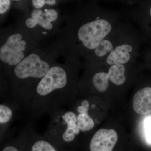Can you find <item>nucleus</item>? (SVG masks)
<instances>
[{"label":"nucleus","mask_w":151,"mask_h":151,"mask_svg":"<svg viewBox=\"0 0 151 151\" xmlns=\"http://www.w3.org/2000/svg\"><path fill=\"white\" fill-rule=\"evenodd\" d=\"M146 134L147 140L151 143V119H147L145 122Z\"/></svg>","instance_id":"nucleus-16"},{"label":"nucleus","mask_w":151,"mask_h":151,"mask_svg":"<svg viewBox=\"0 0 151 151\" xmlns=\"http://www.w3.org/2000/svg\"><path fill=\"white\" fill-rule=\"evenodd\" d=\"M133 107L136 113L147 115L151 113V87L139 90L133 99Z\"/></svg>","instance_id":"nucleus-9"},{"label":"nucleus","mask_w":151,"mask_h":151,"mask_svg":"<svg viewBox=\"0 0 151 151\" xmlns=\"http://www.w3.org/2000/svg\"><path fill=\"white\" fill-rule=\"evenodd\" d=\"M10 6V0H0V13H5Z\"/></svg>","instance_id":"nucleus-15"},{"label":"nucleus","mask_w":151,"mask_h":151,"mask_svg":"<svg viewBox=\"0 0 151 151\" xmlns=\"http://www.w3.org/2000/svg\"><path fill=\"white\" fill-rule=\"evenodd\" d=\"M50 122L45 136L57 147L70 150L69 148L80 134L77 116L74 112L63 108L50 114Z\"/></svg>","instance_id":"nucleus-3"},{"label":"nucleus","mask_w":151,"mask_h":151,"mask_svg":"<svg viewBox=\"0 0 151 151\" xmlns=\"http://www.w3.org/2000/svg\"><path fill=\"white\" fill-rule=\"evenodd\" d=\"M73 84L66 68H50L38 84L27 111L32 119L64 108L73 98Z\"/></svg>","instance_id":"nucleus-1"},{"label":"nucleus","mask_w":151,"mask_h":151,"mask_svg":"<svg viewBox=\"0 0 151 151\" xmlns=\"http://www.w3.org/2000/svg\"><path fill=\"white\" fill-rule=\"evenodd\" d=\"M24 151H70L57 147L45 137L39 134L30 127H27Z\"/></svg>","instance_id":"nucleus-6"},{"label":"nucleus","mask_w":151,"mask_h":151,"mask_svg":"<svg viewBox=\"0 0 151 151\" xmlns=\"http://www.w3.org/2000/svg\"><path fill=\"white\" fill-rule=\"evenodd\" d=\"M31 15L32 18L37 22L38 24L40 25L44 28L47 30H50L52 29V24L51 22L47 20L42 11L34 10L32 11Z\"/></svg>","instance_id":"nucleus-13"},{"label":"nucleus","mask_w":151,"mask_h":151,"mask_svg":"<svg viewBox=\"0 0 151 151\" xmlns=\"http://www.w3.org/2000/svg\"><path fill=\"white\" fill-rule=\"evenodd\" d=\"M26 25L29 28H33L38 24L37 22L32 18H29L27 19L25 22Z\"/></svg>","instance_id":"nucleus-18"},{"label":"nucleus","mask_w":151,"mask_h":151,"mask_svg":"<svg viewBox=\"0 0 151 151\" xmlns=\"http://www.w3.org/2000/svg\"><path fill=\"white\" fill-rule=\"evenodd\" d=\"M22 108L14 103L5 100L0 105V128L1 141L2 142L5 136L6 132L8 129L15 115L16 110Z\"/></svg>","instance_id":"nucleus-8"},{"label":"nucleus","mask_w":151,"mask_h":151,"mask_svg":"<svg viewBox=\"0 0 151 151\" xmlns=\"http://www.w3.org/2000/svg\"><path fill=\"white\" fill-rule=\"evenodd\" d=\"M45 1H46V4L49 5L53 6L56 4L55 0H45Z\"/></svg>","instance_id":"nucleus-19"},{"label":"nucleus","mask_w":151,"mask_h":151,"mask_svg":"<svg viewBox=\"0 0 151 151\" xmlns=\"http://www.w3.org/2000/svg\"><path fill=\"white\" fill-rule=\"evenodd\" d=\"M142 40L137 29L129 22H122L117 43L102 66L134 63L139 55Z\"/></svg>","instance_id":"nucleus-4"},{"label":"nucleus","mask_w":151,"mask_h":151,"mask_svg":"<svg viewBox=\"0 0 151 151\" xmlns=\"http://www.w3.org/2000/svg\"><path fill=\"white\" fill-rule=\"evenodd\" d=\"M91 81L93 87L100 92L107 91L110 86V83H113L109 79L107 70L95 72L92 75Z\"/></svg>","instance_id":"nucleus-10"},{"label":"nucleus","mask_w":151,"mask_h":151,"mask_svg":"<svg viewBox=\"0 0 151 151\" xmlns=\"http://www.w3.org/2000/svg\"><path fill=\"white\" fill-rule=\"evenodd\" d=\"M83 20L76 24L74 38L77 51L86 56L121 22L116 16L104 13Z\"/></svg>","instance_id":"nucleus-2"},{"label":"nucleus","mask_w":151,"mask_h":151,"mask_svg":"<svg viewBox=\"0 0 151 151\" xmlns=\"http://www.w3.org/2000/svg\"><path fill=\"white\" fill-rule=\"evenodd\" d=\"M32 4L36 9L42 8L46 4L45 0H32Z\"/></svg>","instance_id":"nucleus-17"},{"label":"nucleus","mask_w":151,"mask_h":151,"mask_svg":"<svg viewBox=\"0 0 151 151\" xmlns=\"http://www.w3.org/2000/svg\"><path fill=\"white\" fill-rule=\"evenodd\" d=\"M44 14L47 20L50 22L56 20L58 15L56 11L53 9L45 10Z\"/></svg>","instance_id":"nucleus-14"},{"label":"nucleus","mask_w":151,"mask_h":151,"mask_svg":"<svg viewBox=\"0 0 151 151\" xmlns=\"http://www.w3.org/2000/svg\"><path fill=\"white\" fill-rule=\"evenodd\" d=\"M14 1H19V0H14Z\"/></svg>","instance_id":"nucleus-21"},{"label":"nucleus","mask_w":151,"mask_h":151,"mask_svg":"<svg viewBox=\"0 0 151 151\" xmlns=\"http://www.w3.org/2000/svg\"><path fill=\"white\" fill-rule=\"evenodd\" d=\"M17 33L10 36L0 49V59L10 66H15L24 58L26 42Z\"/></svg>","instance_id":"nucleus-5"},{"label":"nucleus","mask_w":151,"mask_h":151,"mask_svg":"<svg viewBox=\"0 0 151 151\" xmlns=\"http://www.w3.org/2000/svg\"><path fill=\"white\" fill-rule=\"evenodd\" d=\"M150 12V17L151 18V6L150 8V12Z\"/></svg>","instance_id":"nucleus-20"},{"label":"nucleus","mask_w":151,"mask_h":151,"mask_svg":"<svg viewBox=\"0 0 151 151\" xmlns=\"http://www.w3.org/2000/svg\"><path fill=\"white\" fill-rule=\"evenodd\" d=\"M118 139V134L115 130L100 129L90 141L89 151H113Z\"/></svg>","instance_id":"nucleus-7"},{"label":"nucleus","mask_w":151,"mask_h":151,"mask_svg":"<svg viewBox=\"0 0 151 151\" xmlns=\"http://www.w3.org/2000/svg\"><path fill=\"white\" fill-rule=\"evenodd\" d=\"M77 124L80 131L83 132L90 131L95 125L93 119L89 116V112L78 113L77 116Z\"/></svg>","instance_id":"nucleus-12"},{"label":"nucleus","mask_w":151,"mask_h":151,"mask_svg":"<svg viewBox=\"0 0 151 151\" xmlns=\"http://www.w3.org/2000/svg\"><path fill=\"white\" fill-rule=\"evenodd\" d=\"M27 128L22 131L17 137L1 145V151H24Z\"/></svg>","instance_id":"nucleus-11"}]
</instances>
